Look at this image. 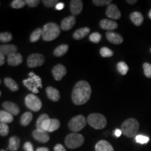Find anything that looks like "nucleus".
Segmentation results:
<instances>
[{"label": "nucleus", "instance_id": "obj_1", "mask_svg": "<svg viewBox=\"0 0 151 151\" xmlns=\"http://www.w3.org/2000/svg\"><path fill=\"white\" fill-rule=\"evenodd\" d=\"M92 93L91 87L86 81L77 82L73 87L71 99L76 105H83L89 101Z\"/></svg>", "mask_w": 151, "mask_h": 151}, {"label": "nucleus", "instance_id": "obj_2", "mask_svg": "<svg viewBox=\"0 0 151 151\" xmlns=\"http://www.w3.org/2000/svg\"><path fill=\"white\" fill-rule=\"evenodd\" d=\"M139 129V123L134 118H129L122 122L121 131L128 138L136 137Z\"/></svg>", "mask_w": 151, "mask_h": 151}, {"label": "nucleus", "instance_id": "obj_3", "mask_svg": "<svg viewBox=\"0 0 151 151\" xmlns=\"http://www.w3.org/2000/svg\"><path fill=\"white\" fill-rule=\"evenodd\" d=\"M60 34V27L54 22H48L43 27L42 38L46 41H51L57 39Z\"/></svg>", "mask_w": 151, "mask_h": 151}, {"label": "nucleus", "instance_id": "obj_4", "mask_svg": "<svg viewBox=\"0 0 151 151\" xmlns=\"http://www.w3.org/2000/svg\"><path fill=\"white\" fill-rule=\"evenodd\" d=\"M28 75H29V78L24 79L22 81L23 85L34 94L39 93V89L42 88L43 87L41 78L34 72H30Z\"/></svg>", "mask_w": 151, "mask_h": 151}, {"label": "nucleus", "instance_id": "obj_5", "mask_svg": "<svg viewBox=\"0 0 151 151\" xmlns=\"http://www.w3.org/2000/svg\"><path fill=\"white\" fill-rule=\"evenodd\" d=\"M85 141V138L81 134L73 133L68 134L65 138V145L67 148L70 149H75L79 148L83 144Z\"/></svg>", "mask_w": 151, "mask_h": 151}, {"label": "nucleus", "instance_id": "obj_6", "mask_svg": "<svg viewBox=\"0 0 151 151\" xmlns=\"http://www.w3.org/2000/svg\"><path fill=\"white\" fill-rule=\"evenodd\" d=\"M88 123L96 129H104L107 124L106 118L100 113H92L87 119Z\"/></svg>", "mask_w": 151, "mask_h": 151}, {"label": "nucleus", "instance_id": "obj_7", "mask_svg": "<svg viewBox=\"0 0 151 151\" xmlns=\"http://www.w3.org/2000/svg\"><path fill=\"white\" fill-rule=\"evenodd\" d=\"M86 123L87 120L85 116L83 115H78V116L73 117L72 119H71L68 124V126H69V129L77 133L86 127Z\"/></svg>", "mask_w": 151, "mask_h": 151}, {"label": "nucleus", "instance_id": "obj_8", "mask_svg": "<svg viewBox=\"0 0 151 151\" xmlns=\"http://www.w3.org/2000/svg\"><path fill=\"white\" fill-rule=\"evenodd\" d=\"M25 106L34 112H37L42 107L41 101L35 94H29L24 99Z\"/></svg>", "mask_w": 151, "mask_h": 151}, {"label": "nucleus", "instance_id": "obj_9", "mask_svg": "<svg viewBox=\"0 0 151 151\" xmlns=\"http://www.w3.org/2000/svg\"><path fill=\"white\" fill-rule=\"evenodd\" d=\"M45 62V58L43 55L39 53H34L30 55L27 58V64L30 68H35L40 67L43 65Z\"/></svg>", "mask_w": 151, "mask_h": 151}, {"label": "nucleus", "instance_id": "obj_10", "mask_svg": "<svg viewBox=\"0 0 151 151\" xmlns=\"http://www.w3.org/2000/svg\"><path fill=\"white\" fill-rule=\"evenodd\" d=\"M106 15L109 18L113 19V20H118L121 17V14L120 11H119L116 5L111 4L110 5L108 6L106 11Z\"/></svg>", "mask_w": 151, "mask_h": 151}, {"label": "nucleus", "instance_id": "obj_11", "mask_svg": "<svg viewBox=\"0 0 151 151\" xmlns=\"http://www.w3.org/2000/svg\"><path fill=\"white\" fill-rule=\"evenodd\" d=\"M52 75L56 81H60L67 74V69L64 65L59 64L52 68Z\"/></svg>", "mask_w": 151, "mask_h": 151}, {"label": "nucleus", "instance_id": "obj_12", "mask_svg": "<svg viewBox=\"0 0 151 151\" xmlns=\"http://www.w3.org/2000/svg\"><path fill=\"white\" fill-rule=\"evenodd\" d=\"M32 136L35 140L40 143H47L50 139V137L48 132L45 131H40V130L35 129L32 132Z\"/></svg>", "mask_w": 151, "mask_h": 151}, {"label": "nucleus", "instance_id": "obj_13", "mask_svg": "<svg viewBox=\"0 0 151 151\" xmlns=\"http://www.w3.org/2000/svg\"><path fill=\"white\" fill-rule=\"evenodd\" d=\"M2 107L6 111L11 113L13 116H17L20 113V109L16 104L11 101H4L2 104Z\"/></svg>", "mask_w": 151, "mask_h": 151}, {"label": "nucleus", "instance_id": "obj_14", "mask_svg": "<svg viewBox=\"0 0 151 151\" xmlns=\"http://www.w3.org/2000/svg\"><path fill=\"white\" fill-rule=\"evenodd\" d=\"M76 17L73 15L70 16H68L67 18H64L61 22V29L64 31H68L71 29L76 23Z\"/></svg>", "mask_w": 151, "mask_h": 151}, {"label": "nucleus", "instance_id": "obj_15", "mask_svg": "<svg viewBox=\"0 0 151 151\" xmlns=\"http://www.w3.org/2000/svg\"><path fill=\"white\" fill-rule=\"evenodd\" d=\"M100 27L101 29L108 30V32H112L113 30L117 29L118 27V24L116 22L113 20H109V19H103L100 21Z\"/></svg>", "mask_w": 151, "mask_h": 151}, {"label": "nucleus", "instance_id": "obj_16", "mask_svg": "<svg viewBox=\"0 0 151 151\" xmlns=\"http://www.w3.org/2000/svg\"><path fill=\"white\" fill-rule=\"evenodd\" d=\"M107 40L113 44L118 45L123 42V38L118 33L114 32H107L106 34Z\"/></svg>", "mask_w": 151, "mask_h": 151}, {"label": "nucleus", "instance_id": "obj_17", "mask_svg": "<svg viewBox=\"0 0 151 151\" xmlns=\"http://www.w3.org/2000/svg\"><path fill=\"white\" fill-rule=\"evenodd\" d=\"M22 60H23V58L21 55L16 52V53H13L8 56L7 63L9 65L12 66V67H16V66H18L22 64Z\"/></svg>", "mask_w": 151, "mask_h": 151}, {"label": "nucleus", "instance_id": "obj_18", "mask_svg": "<svg viewBox=\"0 0 151 151\" xmlns=\"http://www.w3.org/2000/svg\"><path fill=\"white\" fill-rule=\"evenodd\" d=\"M69 7L73 16H77L80 14L83 10V1L81 0H71Z\"/></svg>", "mask_w": 151, "mask_h": 151}, {"label": "nucleus", "instance_id": "obj_19", "mask_svg": "<svg viewBox=\"0 0 151 151\" xmlns=\"http://www.w3.org/2000/svg\"><path fill=\"white\" fill-rule=\"evenodd\" d=\"M18 50V48L13 44H4L0 46V53H2L4 55L9 56L13 53H16Z\"/></svg>", "mask_w": 151, "mask_h": 151}, {"label": "nucleus", "instance_id": "obj_20", "mask_svg": "<svg viewBox=\"0 0 151 151\" xmlns=\"http://www.w3.org/2000/svg\"><path fill=\"white\" fill-rule=\"evenodd\" d=\"M46 90L47 96H48L49 99L53 101H59L60 98V94L59 90L51 86L47 87Z\"/></svg>", "mask_w": 151, "mask_h": 151}, {"label": "nucleus", "instance_id": "obj_21", "mask_svg": "<svg viewBox=\"0 0 151 151\" xmlns=\"http://www.w3.org/2000/svg\"><path fill=\"white\" fill-rule=\"evenodd\" d=\"M95 151H114V149L108 141L101 140L95 145Z\"/></svg>", "mask_w": 151, "mask_h": 151}, {"label": "nucleus", "instance_id": "obj_22", "mask_svg": "<svg viewBox=\"0 0 151 151\" xmlns=\"http://www.w3.org/2000/svg\"><path fill=\"white\" fill-rule=\"evenodd\" d=\"M90 29L88 27H83L80 29H77L76 31L73 33V37L76 40H81V39H83L88 35L90 32Z\"/></svg>", "mask_w": 151, "mask_h": 151}, {"label": "nucleus", "instance_id": "obj_23", "mask_svg": "<svg viewBox=\"0 0 151 151\" xmlns=\"http://www.w3.org/2000/svg\"><path fill=\"white\" fill-rule=\"evenodd\" d=\"M130 20L136 26H140L143 22V16L140 12L135 11L130 14Z\"/></svg>", "mask_w": 151, "mask_h": 151}, {"label": "nucleus", "instance_id": "obj_24", "mask_svg": "<svg viewBox=\"0 0 151 151\" xmlns=\"http://www.w3.org/2000/svg\"><path fill=\"white\" fill-rule=\"evenodd\" d=\"M20 144V140L18 137H11L9 139L8 149L11 151H17L19 149Z\"/></svg>", "mask_w": 151, "mask_h": 151}, {"label": "nucleus", "instance_id": "obj_25", "mask_svg": "<svg viewBox=\"0 0 151 151\" xmlns=\"http://www.w3.org/2000/svg\"><path fill=\"white\" fill-rule=\"evenodd\" d=\"M14 120L13 115L9 113L5 110H1L0 111V121L2 123H11Z\"/></svg>", "mask_w": 151, "mask_h": 151}, {"label": "nucleus", "instance_id": "obj_26", "mask_svg": "<svg viewBox=\"0 0 151 151\" xmlns=\"http://www.w3.org/2000/svg\"><path fill=\"white\" fill-rule=\"evenodd\" d=\"M4 82L5 86H6L9 89H10L11 91L16 92L18 90V85L17 84V83L14 80V79L9 78V77H6V78H4Z\"/></svg>", "mask_w": 151, "mask_h": 151}, {"label": "nucleus", "instance_id": "obj_27", "mask_svg": "<svg viewBox=\"0 0 151 151\" xmlns=\"http://www.w3.org/2000/svg\"><path fill=\"white\" fill-rule=\"evenodd\" d=\"M69 50V46L67 44H62L55 49L53 54L56 57H61L66 54Z\"/></svg>", "mask_w": 151, "mask_h": 151}, {"label": "nucleus", "instance_id": "obj_28", "mask_svg": "<svg viewBox=\"0 0 151 151\" xmlns=\"http://www.w3.org/2000/svg\"><path fill=\"white\" fill-rule=\"evenodd\" d=\"M33 118V115L30 112H25L22 115L20 118V124L22 126H27Z\"/></svg>", "mask_w": 151, "mask_h": 151}, {"label": "nucleus", "instance_id": "obj_29", "mask_svg": "<svg viewBox=\"0 0 151 151\" xmlns=\"http://www.w3.org/2000/svg\"><path fill=\"white\" fill-rule=\"evenodd\" d=\"M42 32L43 29L41 28H38V29H35L30 35V41L32 43H35L39 41L41 35H42Z\"/></svg>", "mask_w": 151, "mask_h": 151}, {"label": "nucleus", "instance_id": "obj_30", "mask_svg": "<svg viewBox=\"0 0 151 151\" xmlns=\"http://www.w3.org/2000/svg\"><path fill=\"white\" fill-rule=\"evenodd\" d=\"M60 126V122L58 119L53 118L50 119V123H49L48 129V132H52L55 131L58 129H59Z\"/></svg>", "mask_w": 151, "mask_h": 151}, {"label": "nucleus", "instance_id": "obj_31", "mask_svg": "<svg viewBox=\"0 0 151 151\" xmlns=\"http://www.w3.org/2000/svg\"><path fill=\"white\" fill-rule=\"evenodd\" d=\"M49 118H50L49 116L47 114H46V113L41 115V116L39 117V118L37 119V122H36V127H37V129H36L40 130V131H43L42 129V124L43 122H44L45 120H48Z\"/></svg>", "mask_w": 151, "mask_h": 151}, {"label": "nucleus", "instance_id": "obj_32", "mask_svg": "<svg viewBox=\"0 0 151 151\" xmlns=\"http://www.w3.org/2000/svg\"><path fill=\"white\" fill-rule=\"evenodd\" d=\"M117 69L122 75H126L129 70V67L124 62H120L117 64Z\"/></svg>", "mask_w": 151, "mask_h": 151}, {"label": "nucleus", "instance_id": "obj_33", "mask_svg": "<svg viewBox=\"0 0 151 151\" xmlns=\"http://www.w3.org/2000/svg\"><path fill=\"white\" fill-rule=\"evenodd\" d=\"M100 55L103 57V58H110L113 55V52L111 49H109L107 47H103L100 49Z\"/></svg>", "mask_w": 151, "mask_h": 151}, {"label": "nucleus", "instance_id": "obj_34", "mask_svg": "<svg viewBox=\"0 0 151 151\" xmlns=\"http://www.w3.org/2000/svg\"><path fill=\"white\" fill-rule=\"evenodd\" d=\"M12 35L9 32H1L0 34V41L1 42L7 43L12 40Z\"/></svg>", "mask_w": 151, "mask_h": 151}, {"label": "nucleus", "instance_id": "obj_35", "mask_svg": "<svg viewBox=\"0 0 151 151\" xmlns=\"http://www.w3.org/2000/svg\"><path fill=\"white\" fill-rule=\"evenodd\" d=\"M9 127L8 124L6 123H2L1 122L0 124V134L1 137H6L9 134Z\"/></svg>", "mask_w": 151, "mask_h": 151}, {"label": "nucleus", "instance_id": "obj_36", "mask_svg": "<svg viewBox=\"0 0 151 151\" xmlns=\"http://www.w3.org/2000/svg\"><path fill=\"white\" fill-rule=\"evenodd\" d=\"M26 4L25 1H22V0H14L11 3V7L14 9H21L24 7Z\"/></svg>", "mask_w": 151, "mask_h": 151}, {"label": "nucleus", "instance_id": "obj_37", "mask_svg": "<svg viewBox=\"0 0 151 151\" xmlns=\"http://www.w3.org/2000/svg\"><path fill=\"white\" fill-rule=\"evenodd\" d=\"M89 39L91 42L98 43L100 41H101V35L98 32H93L90 35Z\"/></svg>", "mask_w": 151, "mask_h": 151}, {"label": "nucleus", "instance_id": "obj_38", "mask_svg": "<svg viewBox=\"0 0 151 151\" xmlns=\"http://www.w3.org/2000/svg\"><path fill=\"white\" fill-rule=\"evenodd\" d=\"M136 139V141L137 143H141V144H146L150 141V138L146 137V136H143V135H137V137H135Z\"/></svg>", "mask_w": 151, "mask_h": 151}, {"label": "nucleus", "instance_id": "obj_39", "mask_svg": "<svg viewBox=\"0 0 151 151\" xmlns=\"http://www.w3.org/2000/svg\"><path fill=\"white\" fill-rule=\"evenodd\" d=\"M112 2V1L111 0H93L92 1V3L94 4L95 6H104L106 5H110Z\"/></svg>", "mask_w": 151, "mask_h": 151}, {"label": "nucleus", "instance_id": "obj_40", "mask_svg": "<svg viewBox=\"0 0 151 151\" xmlns=\"http://www.w3.org/2000/svg\"><path fill=\"white\" fill-rule=\"evenodd\" d=\"M143 71H144V74L147 78H151V65L150 63H146L143 64Z\"/></svg>", "mask_w": 151, "mask_h": 151}, {"label": "nucleus", "instance_id": "obj_41", "mask_svg": "<svg viewBox=\"0 0 151 151\" xmlns=\"http://www.w3.org/2000/svg\"><path fill=\"white\" fill-rule=\"evenodd\" d=\"M60 3L58 0H43V5L46 6L48 8H52V7L56 6L57 4Z\"/></svg>", "mask_w": 151, "mask_h": 151}, {"label": "nucleus", "instance_id": "obj_42", "mask_svg": "<svg viewBox=\"0 0 151 151\" xmlns=\"http://www.w3.org/2000/svg\"><path fill=\"white\" fill-rule=\"evenodd\" d=\"M26 4H27L30 7H36L40 3L39 0H26Z\"/></svg>", "mask_w": 151, "mask_h": 151}, {"label": "nucleus", "instance_id": "obj_43", "mask_svg": "<svg viewBox=\"0 0 151 151\" xmlns=\"http://www.w3.org/2000/svg\"><path fill=\"white\" fill-rule=\"evenodd\" d=\"M23 148L24 151H34V147L32 146V144L30 142H29V141L24 143Z\"/></svg>", "mask_w": 151, "mask_h": 151}, {"label": "nucleus", "instance_id": "obj_44", "mask_svg": "<svg viewBox=\"0 0 151 151\" xmlns=\"http://www.w3.org/2000/svg\"><path fill=\"white\" fill-rule=\"evenodd\" d=\"M54 150L55 151H67L66 150V149L65 148V147L63 146V145L60 144V143H58V144H57L56 146H55Z\"/></svg>", "mask_w": 151, "mask_h": 151}, {"label": "nucleus", "instance_id": "obj_45", "mask_svg": "<svg viewBox=\"0 0 151 151\" xmlns=\"http://www.w3.org/2000/svg\"><path fill=\"white\" fill-rule=\"evenodd\" d=\"M64 7H65V4H64L62 2H60L57 4V6H55V9L56 10H62V9H64Z\"/></svg>", "mask_w": 151, "mask_h": 151}, {"label": "nucleus", "instance_id": "obj_46", "mask_svg": "<svg viewBox=\"0 0 151 151\" xmlns=\"http://www.w3.org/2000/svg\"><path fill=\"white\" fill-rule=\"evenodd\" d=\"M5 63V57L2 53H0V65L2 66Z\"/></svg>", "mask_w": 151, "mask_h": 151}, {"label": "nucleus", "instance_id": "obj_47", "mask_svg": "<svg viewBox=\"0 0 151 151\" xmlns=\"http://www.w3.org/2000/svg\"><path fill=\"white\" fill-rule=\"evenodd\" d=\"M115 135H116V137H120V136H121V134H122V131L120 129H116V130H115Z\"/></svg>", "mask_w": 151, "mask_h": 151}, {"label": "nucleus", "instance_id": "obj_48", "mask_svg": "<svg viewBox=\"0 0 151 151\" xmlns=\"http://www.w3.org/2000/svg\"><path fill=\"white\" fill-rule=\"evenodd\" d=\"M36 151H49V149L46 147H41V148H38Z\"/></svg>", "mask_w": 151, "mask_h": 151}, {"label": "nucleus", "instance_id": "obj_49", "mask_svg": "<svg viewBox=\"0 0 151 151\" xmlns=\"http://www.w3.org/2000/svg\"><path fill=\"white\" fill-rule=\"evenodd\" d=\"M137 2V0H132V1H129V0H127V3L129 4H135Z\"/></svg>", "mask_w": 151, "mask_h": 151}, {"label": "nucleus", "instance_id": "obj_50", "mask_svg": "<svg viewBox=\"0 0 151 151\" xmlns=\"http://www.w3.org/2000/svg\"><path fill=\"white\" fill-rule=\"evenodd\" d=\"M148 17H149V18L151 19V9H150V11H149V14H148Z\"/></svg>", "mask_w": 151, "mask_h": 151}, {"label": "nucleus", "instance_id": "obj_51", "mask_svg": "<svg viewBox=\"0 0 151 151\" xmlns=\"http://www.w3.org/2000/svg\"><path fill=\"white\" fill-rule=\"evenodd\" d=\"M0 151H6V150H1Z\"/></svg>", "mask_w": 151, "mask_h": 151}, {"label": "nucleus", "instance_id": "obj_52", "mask_svg": "<svg viewBox=\"0 0 151 151\" xmlns=\"http://www.w3.org/2000/svg\"><path fill=\"white\" fill-rule=\"evenodd\" d=\"M150 52H151V48H150Z\"/></svg>", "mask_w": 151, "mask_h": 151}]
</instances>
